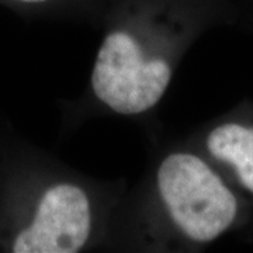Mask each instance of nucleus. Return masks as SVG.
Segmentation results:
<instances>
[{
    "mask_svg": "<svg viewBox=\"0 0 253 253\" xmlns=\"http://www.w3.org/2000/svg\"><path fill=\"white\" fill-rule=\"evenodd\" d=\"M128 183L103 180L0 132V252L101 251Z\"/></svg>",
    "mask_w": 253,
    "mask_h": 253,
    "instance_id": "3",
    "label": "nucleus"
},
{
    "mask_svg": "<svg viewBox=\"0 0 253 253\" xmlns=\"http://www.w3.org/2000/svg\"><path fill=\"white\" fill-rule=\"evenodd\" d=\"M253 224V203L187 138L156 146L126 187L101 252L196 253Z\"/></svg>",
    "mask_w": 253,
    "mask_h": 253,
    "instance_id": "2",
    "label": "nucleus"
},
{
    "mask_svg": "<svg viewBox=\"0 0 253 253\" xmlns=\"http://www.w3.org/2000/svg\"><path fill=\"white\" fill-rule=\"evenodd\" d=\"M186 138L253 203V100H241Z\"/></svg>",
    "mask_w": 253,
    "mask_h": 253,
    "instance_id": "4",
    "label": "nucleus"
},
{
    "mask_svg": "<svg viewBox=\"0 0 253 253\" xmlns=\"http://www.w3.org/2000/svg\"><path fill=\"white\" fill-rule=\"evenodd\" d=\"M27 16L51 20H68L89 24L99 30L106 0H0Z\"/></svg>",
    "mask_w": 253,
    "mask_h": 253,
    "instance_id": "5",
    "label": "nucleus"
},
{
    "mask_svg": "<svg viewBox=\"0 0 253 253\" xmlns=\"http://www.w3.org/2000/svg\"><path fill=\"white\" fill-rule=\"evenodd\" d=\"M241 21L221 0H106L89 81L79 97L62 101L63 124L151 116L200 38Z\"/></svg>",
    "mask_w": 253,
    "mask_h": 253,
    "instance_id": "1",
    "label": "nucleus"
}]
</instances>
